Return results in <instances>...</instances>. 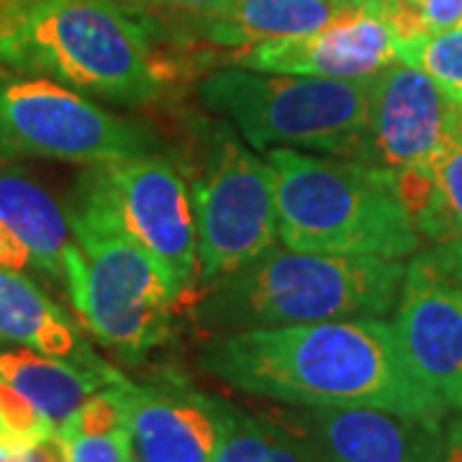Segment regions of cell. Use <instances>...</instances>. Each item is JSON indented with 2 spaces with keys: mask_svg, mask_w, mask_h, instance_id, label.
<instances>
[{
  "mask_svg": "<svg viewBox=\"0 0 462 462\" xmlns=\"http://www.w3.org/2000/svg\"><path fill=\"white\" fill-rule=\"evenodd\" d=\"M437 180L447 200V208L462 236V121L452 132L445 152L437 162Z\"/></svg>",
  "mask_w": 462,
  "mask_h": 462,
  "instance_id": "24",
  "label": "cell"
},
{
  "mask_svg": "<svg viewBox=\"0 0 462 462\" xmlns=\"http://www.w3.org/2000/svg\"><path fill=\"white\" fill-rule=\"evenodd\" d=\"M65 442L67 462H134L129 427L116 431H57Z\"/></svg>",
  "mask_w": 462,
  "mask_h": 462,
  "instance_id": "23",
  "label": "cell"
},
{
  "mask_svg": "<svg viewBox=\"0 0 462 462\" xmlns=\"http://www.w3.org/2000/svg\"><path fill=\"white\" fill-rule=\"evenodd\" d=\"M0 264L3 267H14V270H23L26 264H32L29 252L23 249V245L18 242L11 231L3 226V221H0Z\"/></svg>",
  "mask_w": 462,
  "mask_h": 462,
  "instance_id": "26",
  "label": "cell"
},
{
  "mask_svg": "<svg viewBox=\"0 0 462 462\" xmlns=\"http://www.w3.org/2000/svg\"><path fill=\"white\" fill-rule=\"evenodd\" d=\"M188 190L199 242V285H214L278 245L273 167L229 126H216Z\"/></svg>",
  "mask_w": 462,
  "mask_h": 462,
  "instance_id": "7",
  "label": "cell"
},
{
  "mask_svg": "<svg viewBox=\"0 0 462 462\" xmlns=\"http://www.w3.org/2000/svg\"><path fill=\"white\" fill-rule=\"evenodd\" d=\"M398 44L393 0H352L319 32L249 47L234 62L257 72L363 80L396 60Z\"/></svg>",
  "mask_w": 462,
  "mask_h": 462,
  "instance_id": "12",
  "label": "cell"
},
{
  "mask_svg": "<svg viewBox=\"0 0 462 462\" xmlns=\"http://www.w3.org/2000/svg\"><path fill=\"white\" fill-rule=\"evenodd\" d=\"M134 462H214L218 398L182 380L124 383Z\"/></svg>",
  "mask_w": 462,
  "mask_h": 462,
  "instance_id": "14",
  "label": "cell"
},
{
  "mask_svg": "<svg viewBox=\"0 0 462 462\" xmlns=\"http://www.w3.org/2000/svg\"><path fill=\"white\" fill-rule=\"evenodd\" d=\"M447 462H462V411L455 413V419L447 424Z\"/></svg>",
  "mask_w": 462,
  "mask_h": 462,
  "instance_id": "27",
  "label": "cell"
},
{
  "mask_svg": "<svg viewBox=\"0 0 462 462\" xmlns=\"http://www.w3.org/2000/svg\"><path fill=\"white\" fill-rule=\"evenodd\" d=\"M391 324L419 380L449 411H462V239L413 257Z\"/></svg>",
  "mask_w": 462,
  "mask_h": 462,
  "instance_id": "10",
  "label": "cell"
},
{
  "mask_svg": "<svg viewBox=\"0 0 462 462\" xmlns=\"http://www.w3.org/2000/svg\"><path fill=\"white\" fill-rule=\"evenodd\" d=\"M460 121L462 111L447 100L439 85L421 67L396 57L373 78L360 160L396 178L437 172V162Z\"/></svg>",
  "mask_w": 462,
  "mask_h": 462,
  "instance_id": "11",
  "label": "cell"
},
{
  "mask_svg": "<svg viewBox=\"0 0 462 462\" xmlns=\"http://www.w3.org/2000/svg\"><path fill=\"white\" fill-rule=\"evenodd\" d=\"M214 462H321L298 434L218 398Z\"/></svg>",
  "mask_w": 462,
  "mask_h": 462,
  "instance_id": "19",
  "label": "cell"
},
{
  "mask_svg": "<svg viewBox=\"0 0 462 462\" xmlns=\"http://www.w3.org/2000/svg\"><path fill=\"white\" fill-rule=\"evenodd\" d=\"M0 339L23 345L47 357L96 363L78 324L33 281L14 267L0 264Z\"/></svg>",
  "mask_w": 462,
  "mask_h": 462,
  "instance_id": "16",
  "label": "cell"
},
{
  "mask_svg": "<svg viewBox=\"0 0 462 462\" xmlns=\"http://www.w3.org/2000/svg\"><path fill=\"white\" fill-rule=\"evenodd\" d=\"M0 221L29 252L33 267L50 278H65L72 226L44 188L18 172H0Z\"/></svg>",
  "mask_w": 462,
  "mask_h": 462,
  "instance_id": "18",
  "label": "cell"
},
{
  "mask_svg": "<svg viewBox=\"0 0 462 462\" xmlns=\"http://www.w3.org/2000/svg\"><path fill=\"white\" fill-rule=\"evenodd\" d=\"M0 67L116 103L162 90L144 26L116 0H23L0 11Z\"/></svg>",
  "mask_w": 462,
  "mask_h": 462,
  "instance_id": "2",
  "label": "cell"
},
{
  "mask_svg": "<svg viewBox=\"0 0 462 462\" xmlns=\"http://www.w3.org/2000/svg\"><path fill=\"white\" fill-rule=\"evenodd\" d=\"M403 273L401 260L275 245L208 285L193 314L203 329L224 334L331 319H375L396 306Z\"/></svg>",
  "mask_w": 462,
  "mask_h": 462,
  "instance_id": "3",
  "label": "cell"
},
{
  "mask_svg": "<svg viewBox=\"0 0 462 462\" xmlns=\"http://www.w3.org/2000/svg\"><path fill=\"white\" fill-rule=\"evenodd\" d=\"M14 460V449H11V442H8V434L0 424V462H11Z\"/></svg>",
  "mask_w": 462,
  "mask_h": 462,
  "instance_id": "28",
  "label": "cell"
},
{
  "mask_svg": "<svg viewBox=\"0 0 462 462\" xmlns=\"http://www.w3.org/2000/svg\"><path fill=\"white\" fill-rule=\"evenodd\" d=\"M69 226L62 281L75 311L96 339L136 363L170 337L185 298L165 267L98 206L75 200Z\"/></svg>",
  "mask_w": 462,
  "mask_h": 462,
  "instance_id": "5",
  "label": "cell"
},
{
  "mask_svg": "<svg viewBox=\"0 0 462 462\" xmlns=\"http://www.w3.org/2000/svg\"><path fill=\"white\" fill-rule=\"evenodd\" d=\"M401 42L419 33H437L462 21V0H393Z\"/></svg>",
  "mask_w": 462,
  "mask_h": 462,
  "instance_id": "22",
  "label": "cell"
},
{
  "mask_svg": "<svg viewBox=\"0 0 462 462\" xmlns=\"http://www.w3.org/2000/svg\"><path fill=\"white\" fill-rule=\"evenodd\" d=\"M0 424L8 434L14 455L57 434V430L47 421V416L3 380H0Z\"/></svg>",
  "mask_w": 462,
  "mask_h": 462,
  "instance_id": "21",
  "label": "cell"
},
{
  "mask_svg": "<svg viewBox=\"0 0 462 462\" xmlns=\"http://www.w3.org/2000/svg\"><path fill=\"white\" fill-rule=\"evenodd\" d=\"M200 365L234 391L291 406H370L430 421L449 413L380 316L218 334Z\"/></svg>",
  "mask_w": 462,
  "mask_h": 462,
  "instance_id": "1",
  "label": "cell"
},
{
  "mask_svg": "<svg viewBox=\"0 0 462 462\" xmlns=\"http://www.w3.org/2000/svg\"><path fill=\"white\" fill-rule=\"evenodd\" d=\"M157 139L78 90L47 78L0 88V160L44 157L80 165H111L154 154Z\"/></svg>",
  "mask_w": 462,
  "mask_h": 462,
  "instance_id": "8",
  "label": "cell"
},
{
  "mask_svg": "<svg viewBox=\"0 0 462 462\" xmlns=\"http://www.w3.org/2000/svg\"><path fill=\"white\" fill-rule=\"evenodd\" d=\"M291 421L321 462H447L442 421L370 406H300Z\"/></svg>",
  "mask_w": 462,
  "mask_h": 462,
  "instance_id": "13",
  "label": "cell"
},
{
  "mask_svg": "<svg viewBox=\"0 0 462 462\" xmlns=\"http://www.w3.org/2000/svg\"><path fill=\"white\" fill-rule=\"evenodd\" d=\"M18 3H23V0H0V11H5V8H14Z\"/></svg>",
  "mask_w": 462,
  "mask_h": 462,
  "instance_id": "29",
  "label": "cell"
},
{
  "mask_svg": "<svg viewBox=\"0 0 462 462\" xmlns=\"http://www.w3.org/2000/svg\"><path fill=\"white\" fill-rule=\"evenodd\" d=\"M124 378L103 360L75 363L33 349L0 352V380L29 398L54 430L65 427L90 396Z\"/></svg>",
  "mask_w": 462,
  "mask_h": 462,
  "instance_id": "15",
  "label": "cell"
},
{
  "mask_svg": "<svg viewBox=\"0 0 462 462\" xmlns=\"http://www.w3.org/2000/svg\"><path fill=\"white\" fill-rule=\"evenodd\" d=\"M208 111L226 116L254 149L363 157L373 78L334 80L226 67L200 83Z\"/></svg>",
  "mask_w": 462,
  "mask_h": 462,
  "instance_id": "6",
  "label": "cell"
},
{
  "mask_svg": "<svg viewBox=\"0 0 462 462\" xmlns=\"http://www.w3.org/2000/svg\"><path fill=\"white\" fill-rule=\"evenodd\" d=\"M132 3H144V5H157V8H172V11H185L193 16L208 18L218 14L229 0H132Z\"/></svg>",
  "mask_w": 462,
  "mask_h": 462,
  "instance_id": "25",
  "label": "cell"
},
{
  "mask_svg": "<svg viewBox=\"0 0 462 462\" xmlns=\"http://www.w3.org/2000/svg\"><path fill=\"white\" fill-rule=\"evenodd\" d=\"M352 0H229L203 18V36L218 47H257L319 32Z\"/></svg>",
  "mask_w": 462,
  "mask_h": 462,
  "instance_id": "17",
  "label": "cell"
},
{
  "mask_svg": "<svg viewBox=\"0 0 462 462\" xmlns=\"http://www.w3.org/2000/svg\"><path fill=\"white\" fill-rule=\"evenodd\" d=\"M398 57L421 67L452 106L462 111V21L437 33H419L398 44Z\"/></svg>",
  "mask_w": 462,
  "mask_h": 462,
  "instance_id": "20",
  "label": "cell"
},
{
  "mask_svg": "<svg viewBox=\"0 0 462 462\" xmlns=\"http://www.w3.org/2000/svg\"><path fill=\"white\" fill-rule=\"evenodd\" d=\"M285 247L403 260L421 245L396 175L363 160L270 149Z\"/></svg>",
  "mask_w": 462,
  "mask_h": 462,
  "instance_id": "4",
  "label": "cell"
},
{
  "mask_svg": "<svg viewBox=\"0 0 462 462\" xmlns=\"http://www.w3.org/2000/svg\"><path fill=\"white\" fill-rule=\"evenodd\" d=\"M80 196L98 206L170 273L185 298L199 288V242L188 182L162 154L96 165Z\"/></svg>",
  "mask_w": 462,
  "mask_h": 462,
  "instance_id": "9",
  "label": "cell"
}]
</instances>
